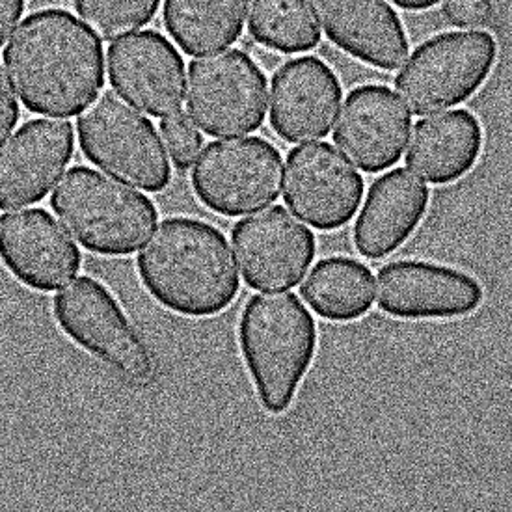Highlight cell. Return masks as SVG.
I'll return each mask as SVG.
<instances>
[{
    "label": "cell",
    "instance_id": "obj_14",
    "mask_svg": "<svg viewBox=\"0 0 512 512\" xmlns=\"http://www.w3.org/2000/svg\"><path fill=\"white\" fill-rule=\"evenodd\" d=\"M410 127L408 110L390 88L365 84L347 95L334 142L360 170L377 174L403 157Z\"/></svg>",
    "mask_w": 512,
    "mask_h": 512
},
{
    "label": "cell",
    "instance_id": "obj_27",
    "mask_svg": "<svg viewBox=\"0 0 512 512\" xmlns=\"http://www.w3.org/2000/svg\"><path fill=\"white\" fill-rule=\"evenodd\" d=\"M19 120V105L15 101L14 92L6 75L0 68V140L12 133L15 123Z\"/></svg>",
    "mask_w": 512,
    "mask_h": 512
},
{
    "label": "cell",
    "instance_id": "obj_3",
    "mask_svg": "<svg viewBox=\"0 0 512 512\" xmlns=\"http://www.w3.org/2000/svg\"><path fill=\"white\" fill-rule=\"evenodd\" d=\"M237 337L261 405L287 412L317 354L313 315L293 293L256 295L244 306Z\"/></svg>",
    "mask_w": 512,
    "mask_h": 512
},
{
    "label": "cell",
    "instance_id": "obj_11",
    "mask_svg": "<svg viewBox=\"0 0 512 512\" xmlns=\"http://www.w3.org/2000/svg\"><path fill=\"white\" fill-rule=\"evenodd\" d=\"M483 300V285L455 267L403 259L378 270V308L393 319H459L479 310Z\"/></svg>",
    "mask_w": 512,
    "mask_h": 512
},
{
    "label": "cell",
    "instance_id": "obj_24",
    "mask_svg": "<svg viewBox=\"0 0 512 512\" xmlns=\"http://www.w3.org/2000/svg\"><path fill=\"white\" fill-rule=\"evenodd\" d=\"M161 0H75L84 25L101 40H116L146 27Z\"/></svg>",
    "mask_w": 512,
    "mask_h": 512
},
{
    "label": "cell",
    "instance_id": "obj_25",
    "mask_svg": "<svg viewBox=\"0 0 512 512\" xmlns=\"http://www.w3.org/2000/svg\"><path fill=\"white\" fill-rule=\"evenodd\" d=\"M161 131L172 161L177 168L187 170L200 155L203 146L202 135L192 125L189 116L181 112L170 116L168 120H162Z\"/></svg>",
    "mask_w": 512,
    "mask_h": 512
},
{
    "label": "cell",
    "instance_id": "obj_8",
    "mask_svg": "<svg viewBox=\"0 0 512 512\" xmlns=\"http://www.w3.org/2000/svg\"><path fill=\"white\" fill-rule=\"evenodd\" d=\"M280 185V149L257 136L211 142L192 170L196 198L216 215L231 218L276 202Z\"/></svg>",
    "mask_w": 512,
    "mask_h": 512
},
{
    "label": "cell",
    "instance_id": "obj_26",
    "mask_svg": "<svg viewBox=\"0 0 512 512\" xmlns=\"http://www.w3.org/2000/svg\"><path fill=\"white\" fill-rule=\"evenodd\" d=\"M445 19L455 27H485L492 21V0H445Z\"/></svg>",
    "mask_w": 512,
    "mask_h": 512
},
{
    "label": "cell",
    "instance_id": "obj_13",
    "mask_svg": "<svg viewBox=\"0 0 512 512\" xmlns=\"http://www.w3.org/2000/svg\"><path fill=\"white\" fill-rule=\"evenodd\" d=\"M112 88L153 118H164L183 105L185 62L176 47L155 30L120 38L108 47Z\"/></svg>",
    "mask_w": 512,
    "mask_h": 512
},
{
    "label": "cell",
    "instance_id": "obj_29",
    "mask_svg": "<svg viewBox=\"0 0 512 512\" xmlns=\"http://www.w3.org/2000/svg\"><path fill=\"white\" fill-rule=\"evenodd\" d=\"M393 4H397L399 8H405V10H427L432 8L434 4H438L440 0H391Z\"/></svg>",
    "mask_w": 512,
    "mask_h": 512
},
{
    "label": "cell",
    "instance_id": "obj_28",
    "mask_svg": "<svg viewBox=\"0 0 512 512\" xmlns=\"http://www.w3.org/2000/svg\"><path fill=\"white\" fill-rule=\"evenodd\" d=\"M25 10V0H0V47Z\"/></svg>",
    "mask_w": 512,
    "mask_h": 512
},
{
    "label": "cell",
    "instance_id": "obj_17",
    "mask_svg": "<svg viewBox=\"0 0 512 512\" xmlns=\"http://www.w3.org/2000/svg\"><path fill=\"white\" fill-rule=\"evenodd\" d=\"M341 94V82L323 60H289L272 77L270 127L289 144L324 138L336 120Z\"/></svg>",
    "mask_w": 512,
    "mask_h": 512
},
{
    "label": "cell",
    "instance_id": "obj_2",
    "mask_svg": "<svg viewBox=\"0 0 512 512\" xmlns=\"http://www.w3.org/2000/svg\"><path fill=\"white\" fill-rule=\"evenodd\" d=\"M136 269L149 297L190 319L220 315L241 291L224 233L187 216L162 222L136 257Z\"/></svg>",
    "mask_w": 512,
    "mask_h": 512
},
{
    "label": "cell",
    "instance_id": "obj_1",
    "mask_svg": "<svg viewBox=\"0 0 512 512\" xmlns=\"http://www.w3.org/2000/svg\"><path fill=\"white\" fill-rule=\"evenodd\" d=\"M2 60L15 94L34 114L75 116L105 84L101 43L75 15L58 8L28 15Z\"/></svg>",
    "mask_w": 512,
    "mask_h": 512
},
{
    "label": "cell",
    "instance_id": "obj_15",
    "mask_svg": "<svg viewBox=\"0 0 512 512\" xmlns=\"http://www.w3.org/2000/svg\"><path fill=\"white\" fill-rule=\"evenodd\" d=\"M0 261L17 282L49 293L79 272L82 257L53 216L25 209L0 218Z\"/></svg>",
    "mask_w": 512,
    "mask_h": 512
},
{
    "label": "cell",
    "instance_id": "obj_23",
    "mask_svg": "<svg viewBox=\"0 0 512 512\" xmlns=\"http://www.w3.org/2000/svg\"><path fill=\"white\" fill-rule=\"evenodd\" d=\"M248 30L276 53H306L321 41V30L308 0H250Z\"/></svg>",
    "mask_w": 512,
    "mask_h": 512
},
{
    "label": "cell",
    "instance_id": "obj_4",
    "mask_svg": "<svg viewBox=\"0 0 512 512\" xmlns=\"http://www.w3.org/2000/svg\"><path fill=\"white\" fill-rule=\"evenodd\" d=\"M51 207L66 230L97 256L135 254L159 218L148 196L86 166L69 170Z\"/></svg>",
    "mask_w": 512,
    "mask_h": 512
},
{
    "label": "cell",
    "instance_id": "obj_7",
    "mask_svg": "<svg viewBox=\"0 0 512 512\" xmlns=\"http://www.w3.org/2000/svg\"><path fill=\"white\" fill-rule=\"evenodd\" d=\"M498 45L486 32H447L421 43L395 79V88L414 114L462 105L496 64Z\"/></svg>",
    "mask_w": 512,
    "mask_h": 512
},
{
    "label": "cell",
    "instance_id": "obj_10",
    "mask_svg": "<svg viewBox=\"0 0 512 512\" xmlns=\"http://www.w3.org/2000/svg\"><path fill=\"white\" fill-rule=\"evenodd\" d=\"M364 198V179L326 142L291 149L285 162L283 200L319 231L351 222Z\"/></svg>",
    "mask_w": 512,
    "mask_h": 512
},
{
    "label": "cell",
    "instance_id": "obj_21",
    "mask_svg": "<svg viewBox=\"0 0 512 512\" xmlns=\"http://www.w3.org/2000/svg\"><path fill=\"white\" fill-rule=\"evenodd\" d=\"M300 295L326 321L352 323L373 308V272L352 257H326L302 282Z\"/></svg>",
    "mask_w": 512,
    "mask_h": 512
},
{
    "label": "cell",
    "instance_id": "obj_22",
    "mask_svg": "<svg viewBox=\"0 0 512 512\" xmlns=\"http://www.w3.org/2000/svg\"><path fill=\"white\" fill-rule=\"evenodd\" d=\"M248 0H164V27L187 54L215 53L241 38Z\"/></svg>",
    "mask_w": 512,
    "mask_h": 512
},
{
    "label": "cell",
    "instance_id": "obj_5",
    "mask_svg": "<svg viewBox=\"0 0 512 512\" xmlns=\"http://www.w3.org/2000/svg\"><path fill=\"white\" fill-rule=\"evenodd\" d=\"M79 144L88 161L110 176L146 192H161L172 168L153 123L110 92L79 116Z\"/></svg>",
    "mask_w": 512,
    "mask_h": 512
},
{
    "label": "cell",
    "instance_id": "obj_19",
    "mask_svg": "<svg viewBox=\"0 0 512 512\" xmlns=\"http://www.w3.org/2000/svg\"><path fill=\"white\" fill-rule=\"evenodd\" d=\"M431 190L405 168L371 185L354 226V246L365 259H384L416 233L429 211Z\"/></svg>",
    "mask_w": 512,
    "mask_h": 512
},
{
    "label": "cell",
    "instance_id": "obj_16",
    "mask_svg": "<svg viewBox=\"0 0 512 512\" xmlns=\"http://www.w3.org/2000/svg\"><path fill=\"white\" fill-rule=\"evenodd\" d=\"M75 146L66 120L28 122L0 144V209L38 203L66 170Z\"/></svg>",
    "mask_w": 512,
    "mask_h": 512
},
{
    "label": "cell",
    "instance_id": "obj_12",
    "mask_svg": "<svg viewBox=\"0 0 512 512\" xmlns=\"http://www.w3.org/2000/svg\"><path fill=\"white\" fill-rule=\"evenodd\" d=\"M233 246L244 282L256 291H283L302 282L317 241L283 207H272L235 224Z\"/></svg>",
    "mask_w": 512,
    "mask_h": 512
},
{
    "label": "cell",
    "instance_id": "obj_9",
    "mask_svg": "<svg viewBox=\"0 0 512 512\" xmlns=\"http://www.w3.org/2000/svg\"><path fill=\"white\" fill-rule=\"evenodd\" d=\"M187 107L205 135L254 133L267 114L265 73L254 58L235 49L192 60Z\"/></svg>",
    "mask_w": 512,
    "mask_h": 512
},
{
    "label": "cell",
    "instance_id": "obj_20",
    "mask_svg": "<svg viewBox=\"0 0 512 512\" xmlns=\"http://www.w3.org/2000/svg\"><path fill=\"white\" fill-rule=\"evenodd\" d=\"M483 127L468 110H451L416 123L406 164L432 185L455 183L479 161Z\"/></svg>",
    "mask_w": 512,
    "mask_h": 512
},
{
    "label": "cell",
    "instance_id": "obj_18",
    "mask_svg": "<svg viewBox=\"0 0 512 512\" xmlns=\"http://www.w3.org/2000/svg\"><path fill=\"white\" fill-rule=\"evenodd\" d=\"M328 40L371 68L393 71L408 54L403 21L386 0H311Z\"/></svg>",
    "mask_w": 512,
    "mask_h": 512
},
{
    "label": "cell",
    "instance_id": "obj_6",
    "mask_svg": "<svg viewBox=\"0 0 512 512\" xmlns=\"http://www.w3.org/2000/svg\"><path fill=\"white\" fill-rule=\"evenodd\" d=\"M53 311L58 328L77 347L120 377L138 386H146L155 378L153 352L103 283L82 276L58 293Z\"/></svg>",
    "mask_w": 512,
    "mask_h": 512
}]
</instances>
